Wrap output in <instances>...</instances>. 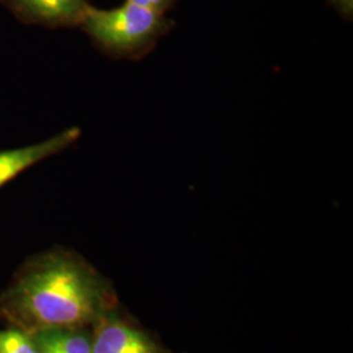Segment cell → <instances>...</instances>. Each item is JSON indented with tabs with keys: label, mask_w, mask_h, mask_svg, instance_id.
<instances>
[{
	"label": "cell",
	"mask_w": 353,
	"mask_h": 353,
	"mask_svg": "<svg viewBox=\"0 0 353 353\" xmlns=\"http://www.w3.org/2000/svg\"><path fill=\"white\" fill-rule=\"evenodd\" d=\"M117 306L109 280L81 255L63 248L29 258L0 297L1 314L29 334L43 328H92Z\"/></svg>",
	"instance_id": "obj_1"
},
{
	"label": "cell",
	"mask_w": 353,
	"mask_h": 353,
	"mask_svg": "<svg viewBox=\"0 0 353 353\" xmlns=\"http://www.w3.org/2000/svg\"><path fill=\"white\" fill-rule=\"evenodd\" d=\"M80 26L102 50L118 58H141L170 32L173 23L163 13L125 1L112 10L90 4Z\"/></svg>",
	"instance_id": "obj_2"
},
{
	"label": "cell",
	"mask_w": 353,
	"mask_h": 353,
	"mask_svg": "<svg viewBox=\"0 0 353 353\" xmlns=\"http://www.w3.org/2000/svg\"><path fill=\"white\" fill-rule=\"evenodd\" d=\"M93 353H172L151 332L128 321L118 306L92 326Z\"/></svg>",
	"instance_id": "obj_3"
},
{
	"label": "cell",
	"mask_w": 353,
	"mask_h": 353,
	"mask_svg": "<svg viewBox=\"0 0 353 353\" xmlns=\"http://www.w3.org/2000/svg\"><path fill=\"white\" fill-rule=\"evenodd\" d=\"M80 135L81 130L79 127H68L39 143L0 151V189L29 168L70 148Z\"/></svg>",
	"instance_id": "obj_4"
},
{
	"label": "cell",
	"mask_w": 353,
	"mask_h": 353,
	"mask_svg": "<svg viewBox=\"0 0 353 353\" xmlns=\"http://www.w3.org/2000/svg\"><path fill=\"white\" fill-rule=\"evenodd\" d=\"M14 12L29 21L50 26H80L87 0H8Z\"/></svg>",
	"instance_id": "obj_5"
},
{
	"label": "cell",
	"mask_w": 353,
	"mask_h": 353,
	"mask_svg": "<svg viewBox=\"0 0 353 353\" xmlns=\"http://www.w3.org/2000/svg\"><path fill=\"white\" fill-rule=\"evenodd\" d=\"M32 336L39 353H93L92 328H43Z\"/></svg>",
	"instance_id": "obj_6"
},
{
	"label": "cell",
	"mask_w": 353,
	"mask_h": 353,
	"mask_svg": "<svg viewBox=\"0 0 353 353\" xmlns=\"http://www.w3.org/2000/svg\"><path fill=\"white\" fill-rule=\"evenodd\" d=\"M0 353H39L32 334L23 328H0Z\"/></svg>",
	"instance_id": "obj_7"
},
{
	"label": "cell",
	"mask_w": 353,
	"mask_h": 353,
	"mask_svg": "<svg viewBox=\"0 0 353 353\" xmlns=\"http://www.w3.org/2000/svg\"><path fill=\"white\" fill-rule=\"evenodd\" d=\"M126 1L148 8L154 12L163 13V14L168 12L176 3V0H126Z\"/></svg>",
	"instance_id": "obj_8"
},
{
	"label": "cell",
	"mask_w": 353,
	"mask_h": 353,
	"mask_svg": "<svg viewBox=\"0 0 353 353\" xmlns=\"http://www.w3.org/2000/svg\"><path fill=\"white\" fill-rule=\"evenodd\" d=\"M330 3L347 19L352 17L353 0H330Z\"/></svg>",
	"instance_id": "obj_9"
}]
</instances>
